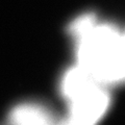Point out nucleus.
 <instances>
[{
	"mask_svg": "<svg viewBox=\"0 0 125 125\" xmlns=\"http://www.w3.org/2000/svg\"><path fill=\"white\" fill-rule=\"evenodd\" d=\"M97 23L95 16L92 14H85L76 18L69 26V33L76 40L90 30Z\"/></svg>",
	"mask_w": 125,
	"mask_h": 125,
	"instance_id": "obj_4",
	"label": "nucleus"
},
{
	"mask_svg": "<svg viewBox=\"0 0 125 125\" xmlns=\"http://www.w3.org/2000/svg\"><path fill=\"white\" fill-rule=\"evenodd\" d=\"M119 83H125V32L122 33L119 51Z\"/></svg>",
	"mask_w": 125,
	"mask_h": 125,
	"instance_id": "obj_5",
	"label": "nucleus"
},
{
	"mask_svg": "<svg viewBox=\"0 0 125 125\" xmlns=\"http://www.w3.org/2000/svg\"><path fill=\"white\" fill-rule=\"evenodd\" d=\"M121 39L122 32L116 26L97 22L75 40L76 65L104 87L119 84Z\"/></svg>",
	"mask_w": 125,
	"mask_h": 125,
	"instance_id": "obj_1",
	"label": "nucleus"
},
{
	"mask_svg": "<svg viewBox=\"0 0 125 125\" xmlns=\"http://www.w3.org/2000/svg\"><path fill=\"white\" fill-rule=\"evenodd\" d=\"M100 84L78 65L68 69L60 81V93L66 102L79 96L90 88ZM102 85V84H101Z\"/></svg>",
	"mask_w": 125,
	"mask_h": 125,
	"instance_id": "obj_3",
	"label": "nucleus"
},
{
	"mask_svg": "<svg viewBox=\"0 0 125 125\" xmlns=\"http://www.w3.org/2000/svg\"><path fill=\"white\" fill-rule=\"evenodd\" d=\"M52 112L41 103H20L9 114V125H56Z\"/></svg>",
	"mask_w": 125,
	"mask_h": 125,
	"instance_id": "obj_2",
	"label": "nucleus"
}]
</instances>
